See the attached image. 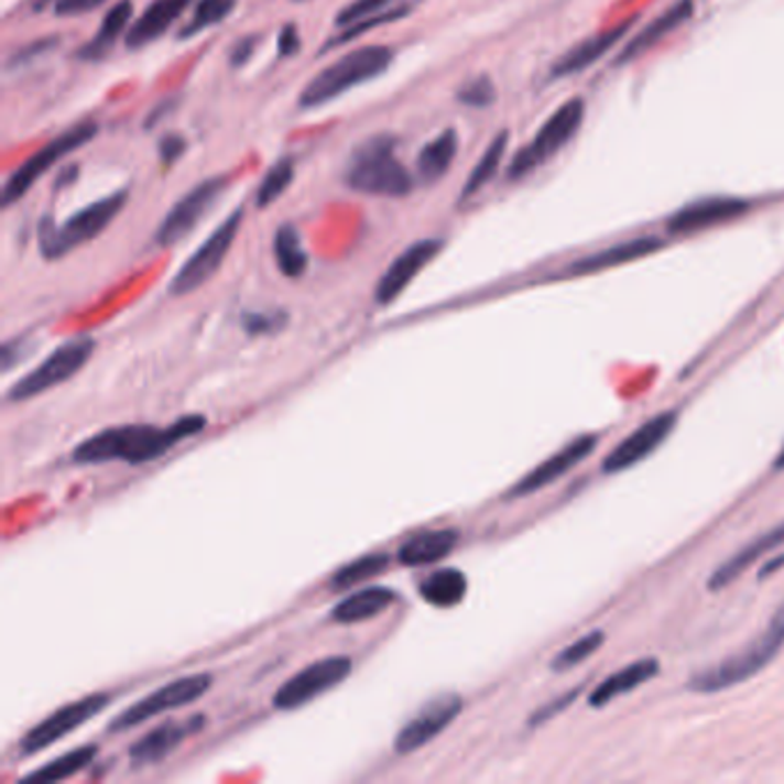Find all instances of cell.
<instances>
[{
  "mask_svg": "<svg viewBox=\"0 0 784 784\" xmlns=\"http://www.w3.org/2000/svg\"><path fill=\"white\" fill-rule=\"evenodd\" d=\"M635 21H638V17H631V19L621 21L619 25H614V29H610V31L596 33V35L582 40L580 44H575L553 65L551 78H568L573 74L585 72L594 63H598L608 54V51H612L621 42V37H625V33L633 29Z\"/></svg>",
  "mask_w": 784,
  "mask_h": 784,
  "instance_id": "19",
  "label": "cell"
},
{
  "mask_svg": "<svg viewBox=\"0 0 784 784\" xmlns=\"http://www.w3.org/2000/svg\"><path fill=\"white\" fill-rule=\"evenodd\" d=\"M205 416L187 414L173 422L168 428H156L148 424H124L104 428L92 437L84 439L74 449L72 458L78 465H101V462H150L164 456L182 439L194 437L205 428Z\"/></svg>",
  "mask_w": 784,
  "mask_h": 784,
  "instance_id": "1",
  "label": "cell"
},
{
  "mask_svg": "<svg viewBox=\"0 0 784 784\" xmlns=\"http://www.w3.org/2000/svg\"><path fill=\"white\" fill-rule=\"evenodd\" d=\"M458 152V134L454 129H447L439 137H435L431 143H426L420 152V160H416V171L426 185H435L437 179L449 173L454 160Z\"/></svg>",
  "mask_w": 784,
  "mask_h": 784,
  "instance_id": "28",
  "label": "cell"
},
{
  "mask_svg": "<svg viewBox=\"0 0 784 784\" xmlns=\"http://www.w3.org/2000/svg\"><path fill=\"white\" fill-rule=\"evenodd\" d=\"M389 566V557L386 555H366L359 557L355 562H350L348 566H344L341 570H336V575L331 578V587L334 589H350L359 582H366L371 578H378L380 573H384Z\"/></svg>",
  "mask_w": 784,
  "mask_h": 784,
  "instance_id": "36",
  "label": "cell"
},
{
  "mask_svg": "<svg viewBox=\"0 0 784 784\" xmlns=\"http://www.w3.org/2000/svg\"><path fill=\"white\" fill-rule=\"evenodd\" d=\"M396 594L386 587H369L350 594L331 610V619L338 623H359L382 614L389 606H394Z\"/></svg>",
  "mask_w": 784,
  "mask_h": 784,
  "instance_id": "27",
  "label": "cell"
},
{
  "mask_svg": "<svg viewBox=\"0 0 784 784\" xmlns=\"http://www.w3.org/2000/svg\"><path fill=\"white\" fill-rule=\"evenodd\" d=\"M750 210V200L737 196H709L693 200L669 217L667 228L672 232H695L704 228H714L727 221H734Z\"/></svg>",
  "mask_w": 784,
  "mask_h": 784,
  "instance_id": "17",
  "label": "cell"
},
{
  "mask_svg": "<svg viewBox=\"0 0 784 784\" xmlns=\"http://www.w3.org/2000/svg\"><path fill=\"white\" fill-rule=\"evenodd\" d=\"M442 247H444L442 240H420L412 247H407L380 276L375 287V302L380 306H386L394 300H399V295L416 279V274H420L442 251Z\"/></svg>",
  "mask_w": 784,
  "mask_h": 784,
  "instance_id": "18",
  "label": "cell"
},
{
  "mask_svg": "<svg viewBox=\"0 0 784 784\" xmlns=\"http://www.w3.org/2000/svg\"><path fill=\"white\" fill-rule=\"evenodd\" d=\"M274 258L283 276L300 279L308 268V253L295 226L283 224L274 232Z\"/></svg>",
  "mask_w": 784,
  "mask_h": 784,
  "instance_id": "31",
  "label": "cell"
},
{
  "mask_svg": "<svg viewBox=\"0 0 784 784\" xmlns=\"http://www.w3.org/2000/svg\"><path fill=\"white\" fill-rule=\"evenodd\" d=\"M95 352V341L92 338H69L61 348H56L51 352L35 371H31L29 375H23L10 391H8V401L17 403V401H29L35 399L44 391L54 389L63 382H67L72 375H76L78 371L84 369L88 357Z\"/></svg>",
  "mask_w": 784,
  "mask_h": 784,
  "instance_id": "8",
  "label": "cell"
},
{
  "mask_svg": "<svg viewBox=\"0 0 784 784\" xmlns=\"http://www.w3.org/2000/svg\"><path fill=\"white\" fill-rule=\"evenodd\" d=\"M782 566H784V555H780V557L771 559L769 564H764V566L760 568V573H756V578H760V580H766V578H771V575H773L775 570H780Z\"/></svg>",
  "mask_w": 784,
  "mask_h": 784,
  "instance_id": "47",
  "label": "cell"
},
{
  "mask_svg": "<svg viewBox=\"0 0 784 784\" xmlns=\"http://www.w3.org/2000/svg\"><path fill=\"white\" fill-rule=\"evenodd\" d=\"M97 756V745H81L72 752H65L58 760L44 764L42 769L33 771L25 775L23 780H33V782H61L67 780L76 773H81L92 760Z\"/></svg>",
  "mask_w": 784,
  "mask_h": 784,
  "instance_id": "33",
  "label": "cell"
},
{
  "mask_svg": "<svg viewBox=\"0 0 784 784\" xmlns=\"http://www.w3.org/2000/svg\"><path fill=\"white\" fill-rule=\"evenodd\" d=\"M95 137H97V122H78V124L69 127L67 132L61 134L58 139L48 141L42 150H37L31 156V160H25L10 175V179L6 182V187H3V205L10 207L14 200L23 198L25 194L31 192V187L35 185L40 177H44L58 162H63L67 154H72L74 150L86 145Z\"/></svg>",
  "mask_w": 784,
  "mask_h": 784,
  "instance_id": "7",
  "label": "cell"
},
{
  "mask_svg": "<svg viewBox=\"0 0 784 784\" xmlns=\"http://www.w3.org/2000/svg\"><path fill=\"white\" fill-rule=\"evenodd\" d=\"M235 6H238V0H198L192 19L185 23V29L179 31V40H187L213 29V25L221 23L232 14Z\"/></svg>",
  "mask_w": 784,
  "mask_h": 784,
  "instance_id": "34",
  "label": "cell"
},
{
  "mask_svg": "<svg viewBox=\"0 0 784 784\" xmlns=\"http://www.w3.org/2000/svg\"><path fill=\"white\" fill-rule=\"evenodd\" d=\"M782 646H784V600L773 612L769 625L760 635L741 651L731 653L729 658L720 661L718 665L697 672L688 682V688L699 695H714L727 688H734L748 682V678L760 674L766 665H771Z\"/></svg>",
  "mask_w": 784,
  "mask_h": 784,
  "instance_id": "2",
  "label": "cell"
},
{
  "mask_svg": "<svg viewBox=\"0 0 784 784\" xmlns=\"http://www.w3.org/2000/svg\"><path fill=\"white\" fill-rule=\"evenodd\" d=\"M109 704V695H88L76 701L65 704V707L56 709L51 716H46L42 722H37L29 734H25L19 743L23 754H35L51 743H56L65 739L76 727L86 725L90 718H95L104 707Z\"/></svg>",
  "mask_w": 784,
  "mask_h": 784,
  "instance_id": "13",
  "label": "cell"
},
{
  "mask_svg": "<svg viewBox=\"0 0 784 784\" xmlns=\"http://www.w3.org/2000/svg\"><path fill=\"white\" fill-rule=\"evenodd\" d=\"M676 420L678 416L674 410L651 416L649 422H644L640 428H635L629 437H623L617 447L606 456L603 472L619 475V472H625L629 467L642 462L644 458H649L669 437V433L676 426Z\"/></svg>",
  "mask_w": 784,
  "mask_h": 784,
  "instance_id": "15",
  "label": "cell"
},
{
  "mask_svg": "<svg viewBox=\"0 0 784 784\" xmlns=\"http://www.w3.org/2000/svg\"><path fill=\"white\" fill-rule=\"evenodd\" d=\"M407 14H410V8H407V6H401V8H391L389 12H384V14H380V17L359 21V23L350 25V29H346L344 35H338L336 40H329L323 51H329V48H334V46H341V44L350 42V37H359V35L366 33V31H373V29H378V25H382V23H394V21L407 17Z\"/></svg>",
  "mask_w": 784,
  "mask_h": 784,
  "instance_id": "40",
  "label": "cell"
},
{
  "mask_svg": "<svg viewBox=\"0 0 784 784\" xmlns=\"http://www.w3.org/2000/svg\"><path fill=\"white\" fill-rule=\"evenodd\" d=\"M460 709H462V699L456 693H444L433 697L431 701L424 704L420 714L401 727L394 741V750L399 754H410L424 748L460 716Z\"/></svg>",
  "mask_w": 784,
  "mask_h": 784,
  "instance_id": "14",
  "label": "cell"
},
{
  "mask_svg": "<svg viewBox=\"0 0 784 784\" xmlns=\"http://www.w3.org/2000/svg\"><path fill=\"white\" fill-rule=\"evenodd\" d=\"M507 148H509V132L504 129V132H500L498 137H494L490 141V145L486 148V152L481 154V160L477 162V166L472 168V173H469L467 182H465V189H462V198H469V196H475L479 194L488 182L498 175L502 162H504V154H507Z\"/></svg>",
  "mask_w": 784,
  "mask_h": 784,
  "instance_id": "32",
  "label": "cell"
},
{
  "mask_svg": "<svg viewBox=\"0 0 784 784\" xmlns=\"http://www.w3.org/2000/svg\"><path fill=\"white\" fill-rule=\"evenodd\" d=\"M213 686V676L210 674H189L175 678V682L156 688L152 695L143 697L141 701L132 704V707L124 709L116 720L109 722V731H124L132 729L154 716H162L166 711L187 707V704H194L196 699H200L207 690Z\"/></svg>",
  "mask_w": 784,
  "mask_h": 784,
  "instance_id": "10",
  "label": "cell"
},
{
  "mask_svg": "<svg viewBox=\"0 0 784 784\" xmlns=\"http://www.w3.org/2000/svg\"><path fill=\"white\" fill-rule=\"evenodd\" d=\"M127 203V192H116L111 196H104L81 210L74 213L63 226H51L44 221L40 230V247L44 258L56 260L69 253L72 249L81 247L90 240H95L97 235H101L111 226V221L122 213V207Z\"/></svg>",
  "mask_w": 784,
  "mask_h": 784,
  "instance_id": "5",
  "label": "cell"
},
{
  "mask_svg": "<svg viewBox=\"0 0 784 784\" xmlns=\"http://www.w3.org/2000/svg\"><path fill=\"white\" fill-rule=\"evenodd\" d=\"M293 177H295V164L291 156H283V160L274 162L258 185L255 192L258 207H270L276 198H281L287 192V187H291Z\"/></svg>",
  "mask_w": 784,
  "mask_h": 784,
  "instance_id": "35",
  "label": "cell"
},
{
  "mask_svg": "<svg viewBox=\"0 0 784 784\" xmlns=\"http://www.w3.org/2000/svg\"><path fill=\"white\" fill-rule=\"evenodd\" d=\"M285 323V313H247L244 327L249 334H274Z\"/></svg>",
  "mask_w": 784,
  "mask_h": 784,
  "instance_id": "41",
  "label": "cell"
},
{
  "mask_svg": "<svg viewBox=\"0 0 784 784\" xmlns=\"http://www.w3.org/2000/svg\"><path fill=\"white\" fill-rule=\"evenodd\" d=\"M300 48H302V40H300L297 25H293V23L283 25L281 33H279V56H281V58L295 56Z\"/></svg>",
  "mask_w": 784,
  "mask_h": 784,
  "instance_id": "45",
  "label": "cell"
},
{
  "mask_svg": "<svg viewBox=\"0 0 784 784\" xmlns=\"http://www.w3.org/2000/svg\"><path fill=\"white\" fill-rule=\"evenodd\" d=\"M458 101L465 104V107L472 109H486L490 104L498 99V88H494L490 76H477L472 81H467L460 90H458Z\"/></svg>",
  "mask_w": 784,
  "mask_h": 784,
  "instance_id": "39",
  "label": "cell"
},
{
  "mask_svg": "<svg viewBox=\"0 0 784 784\" xmlns=\"http://www.w3.org/2000/svg\"><path fill=\"white\" fill-rule=\"evenodd\" d=\"M346 185L359 194L403 198L412 192L414 179L394 156V139L378 137L357 150Z\"/></svg>",
  "mask_w": 784,
  "mask_h": 784,
  "instance_id": "4",
  "label": "cell"
},
{
  "mask_svg": "<svg viewBox=\"0 0 784 784\" xmlns=\"http://www.w3.org/2000/svg\"><path fill=\"white\" fill-rule=\"evenodd\" d=\"M396 6V0H352L348 8H344L336 17V23L341 25V29H350V25L380 17L384 12H389L391 8Z\"/></svg>",
  "mask_w": 784,
  "mask_h": 784,
  "instance_id": "38",
  "label": "cell"
},
{
  "mask_svg": "<svg viewBox=\"0 0 784 784\" xmlns=\"http://www.w3.org/2000/svg\"><path fill=\"white\" fill-rule=\"evenodd\" d=\"M695 12V0H678L669 10H665L661 17L653 19L651 23H646L644 29L625 44L619 56H617V65H629L633 61H638L640 56H644L646 51H651L656 44H661L669 33L678 31L682 25L693 17Z\"/></svg>",
  "mask_w": 784,
  "mask_h": 784,
  "instance_id": "21",
  "label": "cell"
},
{
  "mask_svg": "<svg viewBox=\"0 0 784 784\" xmlns=\"http://www.w3.org/2000/svg\"><path fill=\"white\" fill-rule=\"evenodd\" d=\"M132 17H134L132 0H120V3H116L107 12V17H104L95 40L90 44H86L78 56H81L84 61H99L107 56L113 48V44L118 42V37L129 29V21H132Z\"/></svg>",
  "mask_w": 784,
  "mask_h": 784,
  "instance_id": "30",
  "label": "cell"
},
{
  "mask_svg": "<svg viewBox=\"0 0 784 784\" xmlns=\"http://www.w3.org/2000/svg\"><path fill=\"white\" fill-rule=\"evenodd\" d=\"M585 109L587 104L582 97L566 99L562 107L541 124L536 137L513 156V162L509 164L507 171L509 179L518 182L522 177L532 175L541 164L553 160L562 148H566L582 127Z\"/></svg>",
  "mask_w": 784,
  "mask_h": 784,
  "instance_id": "6",
  "label": "cell"
},
{
  "mask_svg": "<svg viewBox=\"0 0 784 784\" xmlns=\"http://www.w3.org/2000/svg\"><path fill=\"white\" fill-rule=\"evenodd\" d=\"M580 695V688H573L568 690L566 695H559L555 697L551 704H545V707H541L532 718H530V727H536L541 722H547L551 718H555L557 714H562L566 707H570V704L575 701V697Z\"/></svg>",
  "mask_w": 784,
  "mask_h": 784,
  "instance_id": "42",
  "label": "cell"
},
{
  "mask_svg": "<svg viewBox=\"0 0 784 784\" xmlns=\"http://www.w3.org/2000/svg\"><path fill=\"white\" fill-rule=\"evenodd\" d=\"M185 148H187V141L182 139L179 134H166L162 141H160V160L164 166H171L175 164L182 154H185Z\"/></svg>",
  "mask_w": 784,
  "mask_h": 784,
  "instance_id": "44",
  "label": "cell"
},
{
  "mask_svg": "<svg viewBox=\"0 0 784 784\" xmlns=\"http://www.w3.org/2000/svg\"><path fill=\"white\" fill-rule=\"evenodd\" d=\"M394 61V51L382 44H371V46H359L350 54L341 56L327 65L323 72H318L311 81L304 86L300 95V107L302 109H316L323 104L341 97L346 90L357 88L371 78L380 76Z\"/></svg>",
  "mask_w": 784,
  "mask_h": 784,
  "instance_id": "3",
  "label": "cell"
},
{
  "mask_svg": "<svg viewBox=\"0 0 784 784\" xmlns=\"http://www.w3.org/2000/svg\"><path fill=\"white\" fill-rule=\"evenodd\" d=\"M658 672H661V663L656 658H642L625 665L623 669L610 674L603 684H598L589 693V707L594 709L606 707V704H610L612 699L629 695L631 690L644 686L653 676H658Z\"/></svg>",
  "mask_w": 784,
  "mask_h": 784,
  "instance_id": "25",
  "label": "cell"
},
{
  "mask_svg": "<svg viewBox=\"0 0 784 784\" xmlns=\"http://www.w3.org/2000/svg\"><path fill=\"white\" fill-rule=\"evenodd\" d=\"M420 594L428 606L456 608L467 596V575L458 568H439L420 585Z\"/></svg>",
  "mask_w": 784,
  "mask_h": 784,
  "instance_id": "29",
  "label": "cell"
},
{
  "mask_svg": "<svg viewBox=\"0 0 784 784\" xmlns=\"http://www.w3.org/2000/svg\"><path fill=\"white\" fill-rule=\"evenodd\" d=\"M456 543H458L456 530H431V532L414 534L401 545L399 562L403 566L435 564L444 557H449L454 553Z\"/></svg>",
  "mask_w": 784,
  "mask_h": 784,
  "instance_id": "26",
  "label": "cell"
},
{
  "mask_svg": "<svg viewBox=\"0 0 784 784\" xmlns=\"http://www.w3.org/2000/svg\"><path fill=\"white\" fill-rule=\"evenodd\" d=\"M598 447V437L596 435H580L575 437L573 442H568L564 449H559L557 454H553L547 460H543L541 465H536L527 477H522L509 492V498H525V494H534L538 490H543L545 486L555 483L557 479H562L564 475H568L575 465H580L582 460H587L594 449Z\"/></svg>",
  "mask_w": 784,
  "mask_h": 784,
  "instance_id": "16",
  "label": "cell"
},
{
  "mask_svg": "<svg viewBox=\"0 0 784 784\" xmlns=\"http://www.w3.org/2000/svg\"><path fill=\"white\" fill-rule=\"evenodd\" d=\"M606 642V633L603 631H591L587 635H582L580 640H575L573 644H568L564 651H559L555 661L551 663L553 672H566L578 667L580 663H585L587 658H591L594 653L603 646Z\"/></svg>",
  "mask_w": 784,
  "mask_h": 784,
  "instance_id": "37",
  "label": "cell"
},
{
  "mask_svg": "<svg viewBox=\"0 0 784 784\" xmlns=\"http://www.w3.org/2000/svg\"><path fill=\"white\" fill-rule=\"evenodd\" d=\"M200 718L194 720H168L160 727H154L152 731H148L145 737H141L132 750H129V756L137 764H154L162 762L164 756H168L182 741H185L192 731H198L200 727Z\"/></svg>",
  "mask_w": 784,
  "mask_h": 784,
  "instance_id": "23",
  "label": "cell"
},
{
  "mask_svg": "<svg viewBox=\"0 0 784 784\" xmlns=\"http://www.w3.org/2000/svg\"><path fill=\"white\" fill-rule=\"evenodd\" d=\"M780 545H784V522H780V525H775V527L769 530L766 534L756 536L754 541L745 543L737 555H731L727 562H722V564L711 573V578H709L707 587H709L711 591H720V589L729 587V585L734 582L741 573H745L756 559H762L764 555L773 553L775 547H780Z\"/></svg>",
  "mask_w": 784,
  "mask_h": 784,
  "instance_id": "22",
  "label": "cell"
},
{
  "mask_svg": "<svg viewBox=\"0 0 784 784\" xmlns=\"http://www.w3.org/2000/svg\"><path fill=\"white\" fill-rule=\"evenodd\" d=\"M192 6V0H154V3L127 31V46L141 48L164 35L179 14Z\"/></svg>",
  "mask_w": 784,
  "mask_h": 784,
  "instance_id": "24",
  "label": "cell"
},
{
  "mask_svg": "<svg viewBox=\"0 0 784 784\" xmlns=\"http://www.w3.org/2000/svg\"><path fill=\"white\" fill-rule=\"evenodd\" d=\"M773 469H775V472H784V447H782V451L777 454V458H775V462H773Z\"/></svg>",
  "mask_w": 784,
  "mask_h": 784,
  "instance_id": "48",
  "label": "cell"
},
{
  "mask_svg": "<svg viewBox=\"0 0 784 784\" xmlns=\"http://www.w3.org/2000/svg\"><path fill=\"white\" fill-rule=\"evenodd\" d=\"M665 247V240L653 238V235H646V238H635V240H625L619 244H612L603 251H596L591 255L578 258L575 263L568 265L566 276H587V274H596V272H606L612 268H621L629 265L633 260L646 258L651 253H656Z\"/></svg>",
  "mask_w": 784,
  "mask_h": 784,
  "instance_id": "20",
  "label": "cell"
},
{
  "mask_svg": "<svg viewBox=\"0 0 784 784\" xmlns=\"http://www.w3.org/2000/svg\"><path fill=\"white\" fill-rule=\"evenodd\" d=\"M242 217H244V210L240 207V210H235L210 235V238H207L192 253V258L177 270V274L171 281V295H175V297L189 295V293L198 291L200 285H205L207 281H210L217 274V270L224 265V260H226V255H228V251H230V247L235 242V235H238V230L242 226Z\"/></svg>",
  "mask_w": 784,
  "mask_h": 784,
  "instance_id": "9",
  "label": "cell"
},
{
  "mask_svg": "<svg viewBox=\"0 0 784 784\" xmlns=\"http://www.w3.org/2000/svg\"><path fill=\"white\" fill-rule=\"evenodd\" d=\"M253 51H255V37H244V40H240L238 44L232 46V51H230V65H232V67L247 65L249 58L253 56Z\"/></svg>",
  "mask_w": 784,
  "mask_h": 784,
  "instance_id": "46",
  "label": "cell"
},
{
  "mask_svg": "<svg viewBox=\"0 0 784 784\" xmlns=\"http://www.w3.org/2000/svg\"><path fill=\"white\" fill-rule=\"evenodd\" d=\"M226 189H228V177H210L198 182L187 196H182L173 205V210L164 217L162 226L156 228V238H154L156 244L173 247L182 238H187V235L198 226V221L213 210V205Z\"/></svg>",
  "mask_w": 784,
  "mask_h": 784,
  "instance_id": "12",
  "label": "cell"
},
{
  "mask_svg": "<svg viewBox=\"0 0 784 784\" xmlns=\"http://www.w3.org/2000/svg\"><path fill=\"white\" fill-rule=\"evenodd\" d=\"M107 0H54V12L58 17H78L97 10Z\"/></svg>",
  "mask_w": 784,
  "mask_h": 784,
  "instance_id": "43",
  "label": "cell"
},
{
  "mask_svg": "<svg viewBox=\"0 0 784 784\" xmlns=\"http://www.w3.org/2000/svg\"><path fill=\"white\" fill-rule=\"evenodd\" d=\"M352 672V661L348 656H329L300 669L293 678L276 690L274 707L279 711H293L304 704L318 699L327 690L344 684Z\"/></svg>",
  "mask_w": 784,
  "mask_h": 784,
  "instance_id": "11",
  "label": "cell"
}]
</instances>
